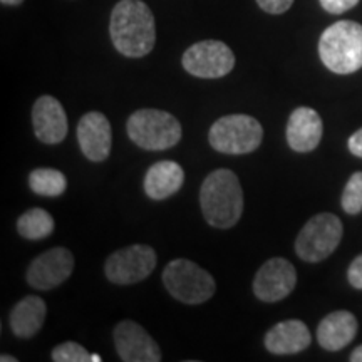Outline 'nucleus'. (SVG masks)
Masks as SVG:
<instances>
[{"instance_id":"20","label":"nucleus","mask_w":362,"mask_h":362,"mask_svg":"<svg viewBox=\"0 0 362 362\" xmlns=\"http://www.w3.org/2000/svg\"><path fill=\"white\" fill-rule=\"evenodd\" d=\"M17 232L27 240H42L54 232V218L42 208H30L17 220Z\"/></svg>"},{"instance_id":"29","label":"nucleus","mask_w":362,"mask_h":362,"mask_svg":"<svg viewBox=\"0 0 362 362\" xmlns=\"http://www.w3.org/2000/svg\"><path fill=\"white\" fill-rule=\"evenodd\" d=\"M4 6H19V4L24 2V0H0Z\"/></svg>"},{"instance_id":"2","label":"nucleus","mask_w":362,"mask_h":362,"mask_svg":"<svg viewBox=\"0 0 362 362\" xmlns=\"http://www.w3.org/2000/svg\"><path fill=\"white\" fill-rule=\"evenodd\" d=\"M200 205L205 220L215 228H232L243 214V189L230 170H215L200 189Z\"/></svg>"},{"instance_id":"1","label":"nucleus","mask_w":362,"mask_h":362,"mask_svg":"<svg viewBox=\"0 0 362 362\" xmlns=\"http://www.w3.org/2000/svg\"><path fill=\"white\" fill-rule=\"evenodd\" d=\"M110 34L115 47L126 57H144L156 42L151 8L141 0H121L112 8Z\"/></svg>"},{"instance_id":"13","label":"nucleus","mask_w":362,"mask_h":362,"mask_svg":"<svg viewBox=\"0 0 362 362\" xmlns=\"http://www.w3.org/2000/svg\"><path fill=\"white\" fill-rule=\"evenodd\" d=\"M78 141L88 160L94 163L107 160L112 144L110 119L98 111L84 115L78 124Z\"/></svg>"},{"instance_id":"26","label":"nucleus","mask_w":362,"mask_h":362,"mask_svg":"<svg viewBox=\"0 0 362 362\" xmlns=\"http://www.w3.org/2000/svg\"><path fill=\"white\" fill-rule=\"evenodd\" d=\"M347 279L352 287L362 291V255L352 260L349 270H347Z\"/></svg>"},{"instance_id":"27","label":"nucleus","mask_w":362,"mask_h":362,"mask_svg":"<svg viewBox=\"0 0 362 362\" xmlns=\"http://www.w3.org/2000/svg\"><path fill=\"white\" fill-rule=\"evenodd\" d=\"M349 151L354 156L362 158V128L349 138Z\"/></svg>"},{"instance_id":"18","label":"nucleus","mask_w":362,"mask_h":362,"mask_svg":"<svg viewBox=\"0 0 362 362\" xmlns=\"http://www.w3.org/2000/svg\"><path fill=\"white\" fill-rule=\"evenodd\" d=\"M185 171L178 163L158 161L144 175V192L153 200H165L173 197L183 187Z\"/></svg>"},{"instance_id":"7","label":"nucleus","mask_w":362,"mask_h":362,"mask_svg":"<svg viewBox=\"0 0 362 362\" xmlns=\"http://www.w3.org/2000/svg\"><path fill=\"white\" fill-rule=\"evenodd\" d=\"M342 221L332 214L312 216L296 240V252L304 262L319 264L329 259L342 240Z\"/></svg>"},{"instance_id":"8","label":"nucleus","mask_w":362,"mask_h":362,"mask_svg":"<svg viewBox=\"0 0 362 362\" xmlns=\"http://www.w3.org/2000/svg\"><path fill=\"white\" fill-rule=\"evenodd\" d=\"M156 267V252L149 245L124 247L110 255L104 265L106 277L116 285L138 284L148 279Z\"/></svg>"},{"instance_id":"19","label":"nucleus","mask_w":362,"mask_h":362,"mask_svg":"<svg viewBox=\"0 0 362 362\" xmlns=\"http://www.w3.org/2000/svg\"><path fill=\"white\" fill-rule=\"evenodd\" d=\"M47 315L45 302L37 296L24 297L11 312V329L19 339H30L42 329Z\"/></svg>"},{"instance_id":"10","label":"nucleus","mask_w":362,"mask_h":362,"mask_svg":"<svg viewBox=\"0 0 362 362\" xmlns=\"http://www.w3.org/2000/svg\"><path fill=\"white\" fill-rule=\"evenodd\" d=\"M297 272L291 262L285 259H270L257 272L253 279V293L262 302L284 300L296 288Z\"/></svg>"},{"instance_id":"15","label":"nucleus","mask_w":362,"mask_h":362,"mask_svg":"<svg viewBox=\"0 0 362 362\" xmlns=\"http://www.w3.org/2000/svg\"><path fill=\"white\" fill-rule=\"evenodd\" d=\"M324 124L319 112L310 107H297L288 117L287 141L293 151L309 153L319 146Z\"/></svg>"},{"instance_id":"4","label":"nucleus","mask_w":362,"mask_h":362,"mask_svg":"<svg viewBox=\"0 0 362 362\" xmlns=\"http://www.w3.org/2000/svg\"><path fill=\"white\" fill-rule=\"evenodd\" d=\"M128 136L131 141L148 151L173 148L181 139V124L173 115L160 110H139L129 116Z\"/></svg>"},{"instance_id":"3","label":"nucleus","mask_w":362,"mask_h":362,"mask_svg":"<svg viewBox=\"0 0 362 362\" xmlns=\"http://www.w3.org/2000/svg\"><path fill=\"white\" fill-rule=\"evenodd\" d=\"M324 66L336 74H352L362 67V25L339 21L327 27L319 40Z\"/></svg>"},{"instance_id":"5","label":"nucleus","mask_w":362,"mask_h":362,"mask_svg":"<svg viewBox=\"0 0 362 362\" xmlns=\"http://www.w3.org/2000/svg\"><path fill=\"white\" fill-rule=\"evenodd\" d=\"M163 284L176 300L188 305L208 302L216 291L215 279L188 259L170 262L163 270Z\"/></svg>"},{"instance_id":"9","label":"nucleus","mask_w":362,"mask_h":362,"mask_svg":"<svg viewBox=\"0 0 362 362\" xmlns=\"http://www.w3.org/2000/svg\"><path fill=\"white\" fill-rule=\"evenodd\" d=\"M183 67L194 78L218 79L235 67L232 49L220 40H202L183 54Z\"/></svg>"},{"instance_id":"25","label":"nucleus","mask_w":362,"mask_h":362,"mask_svg":"<svg viewBox=\"0 0 362 362\" xmlns=\"http://www.w3.org/2000/svg\"><path fill=\"white\" fill-rule=\"evenodd\" d=\"M257 4L269 13H284L292 7L293 0H257Z\"/></svg>"},{"instance_id":"17","label":"nucleus","mask_w":362,"mask_h":362,"mask_svg":"<svg viewBox=\"0 0 362 362\" xmlns=\"http://www.w3.org/2000/svg\"><path fill=\"white\" fill-rule=\"evenodd\" d=\"M357 320L349 310H337L325 315L317 329V341L325 351H341L354 341Z\"/></svg>"},{"instance_id":"22","label":"nucleus","mask_w":362,"mask_h":362,"mask_svg":"<svg viewBox=\"0 0 362 362\" xmlns=\"http://www.w3.org/2000/svg\"><path fill=\"white\" fill-rule=\"evenodd\" d=\"M346 214L357 215L362 211V171H357L347 181L341 198Z\"/></svg>"},{"instance_id":"31","label":"nucleus","mask_w":362,"mask_h":362,"mask_svg":"<svg viewBox=\"0 0 362 362\" xmlns=\"http://www.w3.org/2000/svg\"><path fill=\"white\" fill-rule=\"evenodd\" d=\"M90 362H101V357L99 354H90Z\"/></svg>"},{"instance_id":"30","label":"nucleus","mask_w":362,"mask_h":362,"mask_svg":"<svg viewBox=\"0 0 362 362\" xmlns=\"http://www.w3.org/2000/svg\"><path fill=\"white\" fill-rule=\"evenodd\" d=\"M0 361H2V362H17L19 359H17V357H12V356L4 354L2 357H0Z\"/></svg>"},{"instance_id":"24","label":"nucleus","mask_w":362,"mask_h":362,"mask_svg":"<svg viewBox=\"0 0 362 362\" xmlns=\"http://www.w3.org/2000/svg\"><path fill=\"white\" fill-rule=\"evenodd\" d=\"M359 0H320L322 6L329 13H344L356 7Z\"/></svg>"},{"instance_id":"16","label":"nucleus","mask_w":362,"mask_h":362,"mask_svg":"<svg viewBox=\"0 0 362 362\" xmlns=\"http://www.w3.org/2000/svg\"><path fill=\"white\" fill-rule=\"evenodd\" d=\"M265 347L272 354L291 356L305 351L310 346V330L302 320L291 319L274 325L265 334Z\"/></svg>"},{"instance_id":"12","label":"nucleus","mask_w":362,"mask_h":362,"mask_svg":"<svg viewBox=\"0 0 362 362\" xmlns=\"http://www.w3.org/2000/svg\"><path fill=\"white\" fill-rule=\"evenodd\" d=\"M115 346L124 362H160L161 351L141 325L123 320L115 327Z\"/></svg>"},{"instance_id":"28","label":"nucleus","mask_w":362,"mask_h":362,"mask_svg":"<svg viewBox=\"0 0 362 362\" xmlns=\"http://www.w3.org/2000/svg\"><path fill=\"white\" fill-rule=\"evenodd\" d=\"M351 361L352 362H362V346H359L354 352H352Z\"/></svg>"},{"instance_id":"6","label":"nucleus","mask_w":362,"mask_h":362,"mask_svg":"<svg viewBox=\"0 0 362 362\" xmlns=\"http://www.w3.org/2000/svg\"><path fill=\"white\" fill-rule=\"evenodd\" d=\"M208 139L211 148L225 155H247L260 146L264 128L252 116L230 115L215 121Z\"/></svg>"},{"instance_id":"21","label":"nucleus","mask_w":362,"mask_h":362,"mask_svg":"<svg viewBox=\"0 0 362 362\" xmlns=\"http://www.w3.org/2000/svg\"><path fill=\"white\" fill-rule=\"evenodd\" d=\"M29 187L40 197H59L66 192L67 180L64 173L52 168H37L29 175Z\"/></svg>"},{"instance_id":"11","label":"nucleus","mask_w":362,"mask_h":362,"mask_svg":"<svg viewBox=\"0 0 362 362\" xmlns=\"http://www.w3.org/2000/svg\"><path fill=\"white\" fill-rule=\"evenodd\" d=\"M74 270V257L64 247L40 253L27 269V282L37 291H52L64 284Z\"/></svg>"},{"instance_id":"14","label":"nucleus","mask_w":362,"mask_h":362,"mask_svg":"<svg viewBox=\"0 0 362 362\" xmlns=\"http://www.w3.org/2000/svg\"><path fill=\"white\" fill-rule=\"evenodd\" d=\"M34 133L39 141L57 144L67 136V116L62 104L52 96H40L33 107Z\"/></svg>"},{"instance_id":"23","label":"nucleus","mask_w":362,"mask_h":362,"mask_svg":"<svg viewBox=\"0 0 362 362\" xmlns=\"http://www.w3.org/2000/svg\"><path fill=\"white\" fill-rule=\"evenodd\" d=\"M54 362H90V354L78 342L67 341L52 351Z\"/></svg>"}]
</instances>
